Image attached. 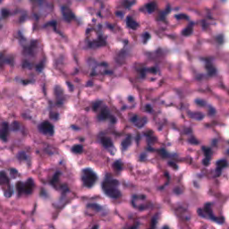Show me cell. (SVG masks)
Segmentation results:
<instances>
[{
    "instance_id": "obj_1",
    "label": "cell",
    "mask_w": 229,
    "mask_h": 229,
    "mask_svg": "<svg viewBox=\"0 0 229 229\" xmlns=\"http://www.w3.org/2000/svg\"><path fill=\"white\" fill-rule=\"evenodd\" d=\"M119 182L116 179L111 177H107L102 183V190L104 193L112 199H117L121 196V192L119 191Z\"/></svg>"
},
{
    "instance_id": "obj_2",
    "label": "cell",
    "mask_w": 229,
    "mask_h": 229,
    "mask_svg": "<svg viewBox=\"0 0 229 229\" xmlns=\"http://www.w3.org/2000/svg\"><path fill=\"white\" fill-rule=\"evenodd\" d=\"M131 203L134 208H136V210H140V211L146 210L148 208H150V207L151 206V202L148 200L147 196L144 194L132 195Z\"/></svg>"
},
{
    "instance_id": "obj_3",
    "label": "cell",
    "mask_w": 229,
    "mask_h": 229,
    "mask_svg": "<svg viewBox=\"0 0 229 229\" xmlns=\"http://www.w3.org/2000/svg\"><path fill=\"white\" fill-rule=\"evenodd\" d=\"M81 179L87 188H91L95 185L96 182L98 181V176L92 169L88 167L83 169L81 174Z\"/></svg>"
},
{
    "instance_id": "obj_4",
    "label": "cell",
    "mask_w": 229,
    "mask_h": 229,
    "mask_svg": "<svg viewBox=\"0 0 229 229\" xmlns=\"http://www.w3.org/2000/svg\"><path fill=\"white\" fill-rule=\"evenodd\" d=\"M34 181H33L31 178L28 179L25 183L21 181H18L17 183L15 184V190L17 192V194L19 196H21L22 194H26L29 195L33 192V189H34Z\"/></svg>"
},
{
    "instance_id": "obj_5",
    "label": "cell",
    "mask_w": 229,
    "mask_h": 229,
    "mask_svg": "<svg viewBox=\"0 0 229 229\" xmlns=\"http://www.w3.org/2000/svg\"><path fill=\"white\" fill-rule=\"evenodd\" d=\"M98 118L99 120L100 121H106V120H110L111 123L114 124L116 122V116H112L110 114L109 110L107 107H104L102 109H100L99 111V114H98Z\"/></svg>"
},
{
    "instance_id": "obj_6",
    "label": "cell",
    "mask_w": 229,
    "mask_h": 229,
    "mask_svg": "<svg viewBox=\"0 0 229 229\" xmlns=\"http://www.w3.org/2000/svg\"><path fill=\"white\" fill-rule=\"evenodd\" d=\"M39 130L40 132L46 134V135H53L54 132H55L53 124L50 122H49V121H44L41 124H39Z\"/></svg>"
},
{
    "instance_id": "obj_7",
    "label": "cell",
    "mask_w": 229,
    "mask_h": 229,
    "mask_svg": "<svg viewBox=\"0 0 229 229\" xmlns=\"http://www.w3.org/2000/svg\"><path fill=\"white\" fill-rule=\"evenodd\" d=\"M130 121L131 122L135 125L137 126L138 128H142L146 124H147V118L146 117H140L139 116H137V114H134V116H131L130 118Z\"/></svg>"
},
{
    "instance_id": "obj_8",
    "label": "cell",
    "mask_w": 229,
    "mask_h": 229,
    "mask_svg": "<svg viewBox=\"0 0 229 229\" xmlns=\"http://www.w3.org/2000/svg\"><path fill=\"white\" fill-rule=\"evenodd\" d=\"M100 141H101V144L106 148L107 150L112 152L111 150L114 149V144H113V141L111 140L110 138L107 137V136H102L101 138H100Z\"/></svg>"
},
{
    "instance_id": "obj_9",
    "label": "cell",
    "mask_w": 229,
    "mask_h": 229,
    "mask_svg": "<svg viewBox=\"0 0 229 229\" xmlns=\"http://www.w3.org/2000/svg\"><path fill=\"white\" fill-rule=\"evenodd\" d=\"M8 132H9V124L6 122L2 123V125H1V140L3 141H6V140H7Z\"/></svg>"
},
{
    "instance_id": "obj_10",
    "label": "cell",
    "mask_w": 229,
    "mask_h": 229,
    "mask_svg": "<svg viewBox=\"0 0 229 229\" xmlns=\"http://www.w3.org/2000/svg\"><path fill=\"white\" fill-rule=\"evenodd\" d=\"M202 150L204 151V154H205V158L203 160V164L205 166H208V163H210V159L211 158V149H210V148H207V147H203L202 148Z\"/></svg>"
},
{
    "instance_id": "obj_11",
    "label": "cell",
    "mask_w": 229,
    "mask_h": 229,
    "mask_svg": "<svg viewBox=\"0 0 229 229\" xmlns=\"http://www.w3.org/2000/svg\"><path fill=\"white\" fill-rule=\"evenodd\" d=\"M132 144V136L131 135H128L125 137V139L121 142V149L122 150L125 151L128 148L130 147V145Z\"/></svg>"
},
{
    "instance_id": "obj_12",
    "label": "cell",
    "mask_w": 229,
    "mask_h": 229,
    "mask_svg": "<svg viewBox=\"0 0 229 229\" xmlns=\"http://www.w3.org/2000/svg\"><path fill=\"white\" fill-rule=\"evenodd\" d=\"M62 12H63V15H64V18L66 20V21H70V20L73 18V13L72 12L66 7V6H64L62 8Z\"/></svg>"
},
{
    "instance_id": "obj_13",
    "label": "cell",
    "mask_w": 229,
    "mask_h": 229,
    "mask_svg": "<svg viewBox=\"0 0 229 229\" xmlns=\"http://www.w3.org/2000/svg\"><path fill=\"white\" fill-rule=\"evenodd\" d=\"M189 116H191V118L195 120H202L204 118V114L201 112H190Z\"/></svg>"
},
{
    "instance_id": "obj_14",
    "label": "cell",
    "mask_w": 229,
    "mask_h": 229,
    "mask_svg": "<svg viewBox=\"0 0 229 229\" xmlns=\"http://www.w3.org/2000/svg\"><path fill=\"white\" fill-rule=\"evenodd\" d=\"M227 166V162L226 160L225 159H221V160H218L217 162V170L218 171V174H220L221 170L223 169L224 167H226Z\"/></svg>"
},
{
    "instance_id": "obj_15",
    "label": "cell",
    "mask_w": 229,
    "mask_h": 229,
    "mask_svg": "<svg viewBox=\"0 0 229 229\" xmlns=\"http://www.w3.org/2000/svg\"><path fill=\"white\" fill-rule=\"evenodd\" d=\"M0 183H1L2 185H4L5 184H9V179L5 171H2L0 173Z\"/></svg>"
},
{
    "instance_id": "obj_16",
    "label": "cell",
    "mask_w": 229,
    "mask_h": 229,
    "mask_svg": "<svg viewBox=\"0 0 229 229\" xmlns=\"http://www.w3.org/2000/svg\"><path fill=\"white\" fill-rule=\"evenodd\" d=\"M127 25L129 26L131 29H132V30H135L137 27H138V24L136 23V22L134 21V20L132 17H128L127 18Z\"/></svg>"
},
{
    "instance_id": "obj_17",
    "label": "cell",
    "mask_w": 229,
    "mask_h": 229,
    "mask_svg": "<svg viewBox=\"0 0 229 229\" xmlns=\"http://www.w3.org/2000/svg\"><path fill=\"white\" fill-rule=\"evenodd\" d=\"M83 150V148L82 145H80V144H76L75 145L73 148H72V151L73 153H75V154H80V153H82Z\"/></svg>"
},
{
    "instance_id": "obj_18",
    "label": "cell",
    "mask_w": 229,
    "mask_h": 229,
    "mask_svg": "<svg viewBox=\"0 0 229 229\" xmlns=\"http://www.w3.org/2000/svg\"><path fill=\"white\" fill-rule=\"evenodd\" d=\"M146 9L148 10V12H149V13H153L155 11V9H156V4H155L154 2L148 4L146 5Z\"/></svg>"
},
{
    "instance_id": "obj_19",
    "label": "cell",
    "mask_w": 229,
    "mask_h": 229,
    "mask_svg": "<svg viewBox=\"0 0 229 229\" xmlns=\"http://www.w3.org/2000/svg\"><path fill=\"white\" fill-rule=\"evenodd\" d=\"M12 129L15 132H17L21 129V125H20V124L18 122H13L12 124Z\"/></svg>"
},
{
    "instance_id": "obj_20",
    "label": "cell",
    "mask_w": 229,
    "mask_h": 229,
    "mask_svg": "<svg viewBox=\"0 0 229 229\" xmlns=\"http://www.w3.org/2000/svg\"><path fill=\"white\" fill-rule=\"evenodd\" d=\"M195 103H196L200 107H205L207 105V102L203 99H196V100H195Z\"/></svg>"
},
{
    "instance_id": "obj_21",
    "label": "cell",
    "mask_w": 229,
    "mask_h": 229,
    "mask_svg": "<svg viewBox=\"0 0 229 229\" xmlns=\"http://www.w3.org/2000/svg\"><path fill=\"white\" fill-rule=\"evenodd\" d=\"M17 158H18L20 160L23 161V160H25V159L27 158V155L25 154V152H19Z\"/></svg>"
},
{
    "instance_id": "obj_22",
    "label": "cell",
    "mask_w": 229,
    "mask_h": 229,
    "mask_svg": "<svg viewBox=\"0 0 229 229\" xmlns=\"http://www.w3.org/2000/svg\"><path fill=\"white\" fill-rule=\"evenodd\" d=\"M114 169H116V170L120 171L121 169H122V163L119 162V161H116V162L114 164Z\"/></svg>"
},
{
    "instance_id": "obj_23",
    "label": "cell",
    "mask_w": 229,
    "mask_h": 229,
    "mask_svg": "<svg viewBox=\"0 0 229 229\" xmlns=\"http://www.w3.org/2000/svg\"><path fill=\"white\" fill-rule=\"evenodd\" d=\"M215 114H216V109H215L213 107H208V114H210V116H213Z\"/></svg>"
},
{
    "instance_id": "obj_24",
    "label": "cell",
    "mask_w": 229,
    "mask_h": 229,
    "mask_svg": "<svg viewBox=\"0 0 229 229\" xmlns=\"http://www.w3.org/2000/svg\"><path fill=\"white\" fill-rule=\"evenodd\" d=\"M7 15H8V12H6L5 9H3V10H2V17H3V18H5Z\"/></svg>"
},
{
    "instance_id": "obj_25",
    "label": "cell",
    "mask_w": 229,
    "mask_h": 229,
    "mask_svg": "<svg viewBox=\"0 0 229 229\" xmlns=\"http://www.w3.org/2000/svg\"><path fill=\"white\" fill-rule=\"evenodd\" d=\"M91 229H99V226L98 225H95V226H93V227Z\"/></svg>"
},
{
    "instance_id": "obj_26",
    "label": "cell",
    "mask_w": 229,
    "mask_h": 229,
    "mask_svg": "<svg viewBox=\"0 0 229 229\" xmlns=\"http://www.w3.org/2000/svg\"><path fill=\"white\" fill-rule=\"evenodd\" d=\"M136 227L135 226H133V227H129V228H127V229H135Z\"/></svg>"
},
{
    "instance_id": "obj_27",
    "label": "cell",
    "mask_w": 229,
    "mask_h": 229,
    "mask_svg": "<svg viewBox=\"0 0 229 229\" xmlns=\"http://www.w3.org/2000/svg\"><path fill=\"white\" fill-rule=\"evenodd\" d=\"M227 154H228V155H229V150H227Z\"/></svg>"
}]
</instances>
